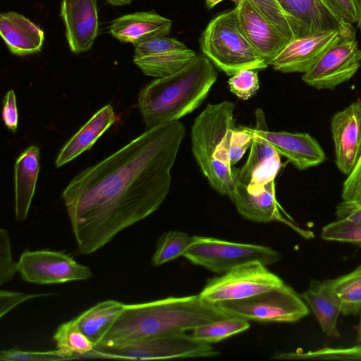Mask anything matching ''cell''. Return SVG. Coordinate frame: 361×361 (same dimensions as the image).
<instances>
[{
  "label": "cell",
  "mask_w": 361,
  "mask_h": 361,
  "mask_svg": "<svg viewBox=\"0 0 361 361\" xmlns=\"http://www.w3.org/2000/svg\"><path fill=\"white\" fill-rule=\"evenodd\" d=\"M185 135L179 121L145 130L71 180L62 198L81 255L94 252L159 207Z\"/></svg>",
  "instance_id": "1"
},
{
  "label": "cell",
  "mask_w": 361,
  "mask_h": 361,
  "mask_svg": "<svg viewBox=\"0 0 361 361\" xmlns=\"http://www.w3.org/2000/svg\"><path fill=\"white\" fill-rule=\"evenodd\" d=\"M228 317L216 304L202 300L199 295L126 304L121 314L94 348L183 333Z\"/></svg>",
  "instance_id": "2"
},
{
  "label": "cell",
  "mask_w": 361,
  "mask_h": 361,
  "mask_svg": "<svg viewBox=\"0 0 361 361\" xmlns=\"http://www.w3.org/2000/svg\"><path fill=\"white\" fill-rule=\"evenodd\" d=\"M217 77L214 66L201 54L174 73L147 83L138 95L145 130L178 121L195 110L206 99Z\"/></svg>",
  "instance_id": "3"
},
{
  "label": "cell",
  "mask_w": 361,
  "mask_h": 361,
  "mask_svg": "<svg viewBox=\"0 0 361 361\" xmlns=\"http://www.w3.org/2000/svg\"><path fill=\"white\" fill-rule=\"evenodd\" d=\"M234 103L209 104L191 129L192 152L210 185L221 195L234 188L230 145L234 126Z\"/></svg>",
  "instance_id": "4"
},
{
  "label": "cell",
  "mask_w": 361,
  "mask_h": 361,
  "mask_svg": "<svg viewBox=\"0 0 361 361\" xmlns=\"http://www.w3.org/2000/svg\"><path fill=\"white\" fill-rule=\"evenodd\" d=\"M200 43L202 54L229 76L243 70L258 71L269 66L240 30L236 7L210 20Z\"/></svg>",
  "instance_id": "5"
},
{
  "label": "cell",
  "mask_w": 361,
  "mask_h": 361,
  "mask_svg": "<svg viewBox=\"0 0 361 361\" xmlns=\"http://www.w3.org/2000/svg\"><path fill=\"white\" fill-rule=\"evenodd\" d=\"M183 256L192 264L219 274L245 263L259 262L268 266L281 258L278 251L269 247L197 235L191 237Z\"/></svg>",
  "instance_id": "6"
},
{
  "label": "cell",
  "mask_w": 361,
  "mask_h": 361,
  "mask_svg": "<svg viewBox=\"0 0 361 361\" xmlns=\"http://www.w3.org/2000/svg\"><path fill=\"white\" fill-rule=\"evenodd\" d=\"M216 305L230 317L259 322H295L310 313L300 295L285 283L247 298Z\"/></svg>",
  "instance_id": "7"
},
{
  "label": "cell",
  "mask_w": 361,
  "mask_h": 361,
  "mask_svg": "<svg viewBox=\"0 0 361 361\" xmlns=\"http://www.w3.org/2000/svg\"><path fill=\"white\" fill-rule=\"evenodd\" d=\"M284 282L259 262L240 265L221 276L207 280L198 294L207 302L241 300L282 285Z\"/></svg>",
  "instance_id": "8"
},
{
  "label": "cell",
  "mask_w": 361,
  "mask_h": 361,
  "mask_svg": "<svg viewBox=\"0 0 361 361\" xmlns=\"http://www.w3.org/2000/svg\"><path fill=\"white\" fill-rule=\"evenodd\" d=\"M95 349L104 352L106 358L130 360L214 357L219 354L210 343L198 341L185 332Z\"/></svg>",
  "instance_id": "9"
},
{
  "label": "cell",
  "mask_w": 361,
  "mask_h": 361,
  "mask_svg": "<svg viewBox=\"0 0 361 361\" xmlns=\"http://www.w3.org/2000/svg\"><path fill=\"white\" fill-rule=\"evenodd\" d=\"M18 272L24 281L37 284L63 283L93 276L89 267L71 256L47 250H25L18 262Z\"/></svg>",
  "instance_id": "10"
},
{
  "label": "cell",
  "mask_w": 361,
  "mask_h": 361,
  "mask_svg": "<svg viewBox=\"0 0 361 361\" xmlns=\"http://www.w3.org/2000/svg\"><path fill=\"white\" fill-rule=\"evenodd\" d=\"M361 65V49L355 36L343 38L330 48L302 80L317 90H333L347 82Z\"/></svg>",
  "instance_id": "11"
},
{
  "label": "cell",
  "mask_w": 361,
  "mask_h": 361,
  "mask_svg": "<svg viewBox=\"0 0 361 361\" xmlns=\"http://www.w3.org/2000/svg\"><path fill=\"white\" fill-rule=\"evenodd\" d=\"M234 188L228 197L238 212L245 218L255 222L279 221L286 224L306 239L314 237L311 231L297 226L280 206L276 197L275 180L269 182L257 192H248L245 183L231 167Z\"/></svg>",
  "instance_id": "12"
},
{
  "label": "cell",
  "mask_w": 361,
  "mask_h": 361,
  "mask_svg": "<svg viewBox=\"0 0 361 361\" xmlns=\"http://www.w3.org/2000/svg\"><path fill=\"white\" fill-rule=\"evenodd\" d=\"M197 55L180 41L164 36L135 44L133 61L145 75L162 78L178 71Z\"/></svg>",
  "instance_id": "13"
},
{
  "label": "cell",
  "mask_w": 361,
  "mask_h": 361,
  "mask_svg": "<svg viewBox=\"0 0 361 361\" xmlns=\"http://www.w3.org/2000/svg\"><path fill=\"white\" fill-rule=\"evenodd\" d=\"M255 118L256 125L253 130L298 169L316 166L326 160L322 147L309 133L269 130L261 109H256Z\"/></svg>",
  "instance_id": "14"
},
{
  "label": "cell",
  "mask_w": 361,
  "mask_h": 361,
  "mask_svg": "<svg viewBox=\"0 0 361 361\" xmlns=\"http://www.w3.org/2000/svg\"><path fill=\"white\" fill-rule=\"evenodd\" d=\"M355 36L340 30H326L306 35L290 41L269 66L276 71L305 73L343 38Z\"/></svg>",
  "instance_id": "15"
},
{
  "label": "cell",
  "mask_w": 361,
  "mask_h": 361,
  "mask_svg": "<svg viewBox=\"0 0 361 361\" xmlns=\"http://www.w3.org/2000/svg\"><path fill=\"white\" fill-rule=\"evenodd\" d=\"M331 130L335 163L341 173L348 175L361 154V99L334 114Z\"/></svg>",
  "instance_id": "16"
},
{
  "label": "cell",
  "mask_w": 361,
  "mask_h": 361,
  "mask_svg": "<svg viewBox=\"0 0 361 361\" xmlns=\"http://www.w3.org/2000/svg\"><path fill=\"white\" fill-rule=\"evenodd\" d=\"M235 7L243 35L269 65L290 41L268 21L250 0H240Z\"/></svg>",
  "instance_id": "17"
},
{
  "label": "cell",
  "mask_w": 361,
  "mask_h": 361,
  "mask_svg": "<svg viewBox=\"0 0 361 361\" xmlns=\"http://www.w3.org/2000/svg\"><path fill=\"white\" fill-rule=\"evenodd\" d=\"M61 16L71 51L80 54L89 51L98 33L97 0H62Z\"/></svg>",
  "instance_id": "18"
},
{
  "label": "cell",
  "mask_w": 361,
  "mask_h": 361,
  "mask_svg": "<svg viewBox=\"0 0 361 361\" xmlns=\"http://www.w3.org/2000/svg\"><path fill=\"white\" fill-rule=\"evenodd\" d=\"M284 13L301 27L304 36L326 30L355 34L352 24L344 23L327 0H275Z\"/></svg>",
  "instance_id": "19"
},
{
  "label": "cell",
  "mask_w": 361,
  "mask_h": 361,
  "mask_svg": "<svg viewBox=\"0 0 361 361\" xmlns=\"http://www.w3.org/2000/svg\"><path fill=\"white\" fill-rule=\"evenodd\" d=\"M252 134L253 140L246 162L240 168L233 169L245 183L248 192L262 190L279 173L281 168L280 155L264 139L258 135L252 128L247 127Z\"/></svg>",
  "instance_id": "20"
},
{
  "label": "cell",
  "mask_w": 361,
  "mask_h": 361,
  "mask_svg": "<svg viewBox=\"0 0 361 361\" xmlns=\"http://www.w3.org/2000/svg\"><path fill=\"white\" fill-rule=\"evenodd\" d=\"M172 20L154 11H137L113 20L109 32L122 43L133 45L152 38L168 36Z\"/></svg>",
  "instance_id": "21"
},
{
  "label": "cell",
  "mask_w": 361,
  "mask_h": 361,
  "mask_svg": "<svg viewBox=\"0 0 361 361\" xmlns=\"http://www.w3.org/2000/svg\"><path fill=\"white\" fill-rule=\"evenodd\" d=\"M0 35L9 51L21 56L40 51L44 41V32L39 27L14 11L1 13Z\"/></svg>",
  "instance_id": "22"
},
{
  "label": "cell",
  "mask_w": 361,
  "mask_h": 361,
  "mask_svg": "<svg viewBox=\"0 0 361 361\" xmlns=\"http://www.w3.org/2000/svg\"><path fill=\"white\" fill-rule=\"evenodd\" d=\"M116 120L111 104H106L98 110L60 150L55 161L56 168L90 149Z\"/></svg>",
  "instance_id": "23"
},
{
  "label": "cell",
  "mask_w": 361,
  "mask_h": 361,
  "mask_svg": "<svg viewBox=\"0 0 361 361\" xmlns=\"http://www.w3.org/2000/svg\"><path fill=\"white\" fill-rule=\"evenodd\" d=\"M39 172V149L31 145L20 154L14 166L15 214L18 221L27 216Z\"/></svg>",
  "instance_id": "24"
},
{
  "label": "cell",
  "mask_w": 361,
  "mask_h": 361,
  "mask_svg": "<svg viewBox=\"0 0 361 361\" xmlns=\"http://www.w3.org/2000/svg\"><path fill=\"white\" fill-rule=\"evenodd\" d=\"M300 296L315 314L323 331L329 336L340 337L337 319L341 313V302L324 282L312 280Z\"/></svg>",
  "instance_id": "25"
},
{
  "label": "cell",
  "mask_w": 361,
  "mask_h": 361,
  "mask_svg": "<svg viewBox=\"0 0 361 361\" xmlns=\"http://www.w3.org/2000/svg\"><path fill=\"white\" fill-rule=\"evenodd\" d=\"M125 305L114 300L100 302L74 320L80 330L96 347L121 314Z\"/></svg>",
  "instance_id": "26"
},
{
  "label": "cell",
  "mask_w": 361,
  "mask_h": 361,
  "mask_svg": "<svg viewBox=\"0 0 361 361\" xmlns=\"http://www.w3.org/2000/svg\"><path fill=\"white\" fill-rule=\"evenodd\" d=\"M339 300L341 314L357 315L361 311V264L353 271L334 279L323 281Z\"/></svg>",
  "instance_id": "27"
},
{
  "label": "cell",
  "mask_w": 361,
  "mask_h": 361,
  "mask_svg": "<svg viewBox=\"0 0 361 361\" xmlns=\"http://www.w3.org/2000/svg\"><path fill=\"white\" fill-rule=\"evenodd\" d=\"M250 326L248 320L238 317H228L197 326L192 336L200 341L212 343L242 333Z\"/></svg>",
  "instance_id": "28"
},
{
  "label": "cell",
  "mask_w": 361,
  "mask_h": 361,
  "mask_svg": "<svg viewBox=\"0 0 361 361\" xmlns=\"http://www.w3.org/2000/svg\"><path fill=\"white\" fill-rule=\"evenodd\" d=\"M54 340L56 348L72 360L94 349V344L80 330L74 319L63 323L56 329Z\"/></svg>",
  "instance_id": "29"
},
{
  "label": "cell",
  "mask_w": 361,
  "mask_h": 361,
  "mask_svg": "<svg viewBox=\"0 0 361 361\" xmlns=\"http://www.w3.org/2000/svg\"><path fill=\"white\" fill-rule=\"evenodd\" d=\"M232 1L237 4L240 0ZM250 1L268 21L289 41L304 36L300 26L284 13L275 0Z\"/></svg>",
  "instance_id": "30"
},
{
  "label": "cell",
  "mask_w": 361,
  "mask_h": 361,
  "mask_svg": "<svg viewBox=\"0 0 361 361\" xmlns=\"http://www.w3.org/2000/svg\"><path fill=\"white\" fill-rule=\"evenodd\" d=\"M190 240L191 237L185 232L171 231L164 233L157 241L152 258V264L161 266L183 256Z\"/></svg>",
  "instance_id": "31"
},
{
  "label": "cell",
  "mask_w": 361,
  "mask_h": 361,
  "mask_svg": "<svg viewBox=\"0 0 361 361\" xmlns=\"http://www.w3.org/2000/svg\"><path fill=\"white\" fill-rule=\"evenodd\" d=\"M273 358L283 360H361V345L345 348L325 347L306 353H284L275 355Z\"/></svg>",
  "instance_id": "32"
},
{
  "label": "cell",
  "mask_w": 361,
  "mask_h": 361,
  "mask_svg": "<svg viewBox=\"0 0 361 361\" xmlns=\"http://www.w3.org/2000/svg\"><path fill=\"white\" fill-rule=\"evenodd\" d=\"M321 237L327 241L346 243L361 247V224L338 219L322 228Z\"/></svg>",
  "instance_id": "33"
},
{
  "label": "cell",
  "mask_w": 361,
  "mask_h": 361,
  "mask_svg": "<svg viewBox=\"0 0 361 361\" xmlns=\"http://www.w3.org/2000/svg\"><path fill=\"white\" fill-rule=\"evenodd\" d=\"M257 70L241 71L228 80L231 92L238 97L247 100L255 95L259 87V81Z\"/></svg>",
  "instance_id": "34"
},
{
  "label": "cell",
  "mask_w": 361,
  "mask_h": 361,
  "mask_svg": "<svg viewBox=\"0 0 361 361\" xmlns=\"http://www.w3.org/2000/svg\"><path fill=\"white\" fill-rule=\"evenodd\" d=\"M0 360L2 361H56L72 359L58 349L41 352L11 348L1 350Z\"/></svg>",
  "instance_id": "35"
},
{
  "label": "cell",
  "mask_w": 361,
  "mask_h": 361,
  "mask_svg": "<svg viewBox=\"0 0 361 361\" xmlns=\"http://www.w3.org/2000/svg\"><path fill=\"white\" fill-rule=\"evenodd\" d=\"M18 271V262L11 255V242L8 231L0 229V285L9 282Z\"/></svg>",
  "instance_id": "36"
},
{
  "label": "cell",
  "mask_w": 361,
  "mask_h": 361,
  "mask_svg": "<svg viewBox=\"0 0 361 361\" xmlns=\"http://www.w3.org/2000/svg\"><path fill=\"white\" fill-rule=\"evenodd\" d=\"M252 134L247 126L234 128L232 132L230 145V162L231 166L235 164L244 155L252 143Z\"/></svg>",
  "instance_id": "37"
},
{
  "label": "cell",
  "mask_w": 361,
  "mask_h": 361,
  "mask_svg": "<svg viewBox=\"0 0 361 361\" xmlns=\"http://www.w3.org/2000/svg\"><path fill=\"white\" fill-rule=\"evenodd\" d=\"M343 200L361 202V154L343 184Z\"/></svg>",
  "instance_id": "38"
},
{
  "label": "cell",
  "mask_w": 361,
  "mask_h": 361,
  "mask_svg": "<svg viewBox=\"0 0 361 361\" xmlns=\"http://www.w3.org/2000/svg\"><path fill=\"white\" fill-rule=\"evenodd\" d=\"M2 119L8 129L16 132L18 124V114L16 94L13 90L7 92L3 99Z\"/></svg>",
  "instance_id": "39"
},
{
  "label": "cell",
  "mask_w": 361,
  "mask_h": 361,
  "mask_svg": "<svg viewBox=\"0 0 361 361\" xmlns=\"http://www.w3.org/2000/svg\"><path fill=\"white\" fill-rule=\"evenodd\" d=\"M49 295L50 293L25 294L23 293L1 290L0 291V317L2 318L16 306L27 300Z\"/></svg>",
  "instance_id": "40"
},
{
  "label": "cell",
  "mask_w": 361,
  "mask_h": 361,
  "mask_svg": "<svg viewBox=\"0 0 361 361\" xmlns=\"http://www.w3.org/2000/svg\"><path fill=\"white\" fill-rule=\"evenodd\" d=\"M339 18L345 23H357V0H327Z\"/></svg>",
  "instance_id": "41"
},
{
  "label": "cell",
  "mask_w": 361,
  "mask_h": 361,
  "mask_svg": "<svg viewBox=\"0 0 361 361\" xmlns=\"http://www.w3.org/2000/svg\"><path fill=\"white\" fill-rule=\"evenodd\" d=\"M336 215L338 219L361 224V202L343 200L336 206Z\"/></svg>",
  "instance_id": "42"
},
{
  "label": "cell",
  "mask_w": 361,
  "mask_h": 361,
  "mask_svg": "<svg viewBox=\"0 0 361 361\" xmlns=\"http://www.w3.org/2000/svg\"><path fill=\"white\" fill-rule=\"evenodd\" d=\"M113 6H123L130 4L133 0H104Z\"/></svg>",
  "instance_id": "43"
},
{
  "label": "cell",
  "mask_w": 361,
  "mask_h": 361,
  "mask_svg": "<svg viewBox=\"0 0 361 361\" xmlns=\"http://www.w3.org/2000/svg\"><path fill=\"white\" fill-rule=\"evenodd\" d=\"M357 15H358L357 25L358 28L361 30V0H357Z\"/></svg>",
  "instance_id": "44"
},
{
  "label": "cell",
  "mask_w": 361,
  "mask_h": 361,
  "mask_svg": "<svg viewBox=\"0 0 361 361\" xmlns=\"http://www.w3.org/2000/svg\"><path fill=\"white\" fill-rule=\"evenodd\" d=\"M222 1L224 0H206V5L207 8H212Z\"/></svg>",
  "instance_id": "45"
},
{
  "label": "cell",
  "mask_w": 361,
  "mask_h": 361,
  "mask_svg": "<svg viewBox=\"0 0 361 361\" xmlns=\"http://www.w3.org/2000/svg\"><path fill=\"white\" fill-rule=\"evenodd\" d=\"M357 341L361 343V311L360 312V322L357 329Z\"/></svg>",
  "instance_id": "46"
}]
</instances>
